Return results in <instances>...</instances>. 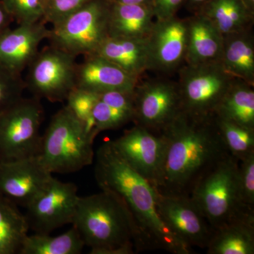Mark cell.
<instances>
[{
    "label": "cell",
    "mask_w": 254,
    "mask_h": 254,
    "mask_svg": "<svg viewBox=\"0 0 254 254\" xmlns=\"http://www.w3.org/2000/svg\"><path fill=\"white\" fill-rule=\"evenodd\" d=\"M95 129L99 133L106 130L117 129L133 121V115L110 106L98 98L92 113Z\"/></svg>",
    "instance_id": "f1b7e54d"
},
{
    "label": "cell",
    "mask_w": 254,
    "mask_h": 254,
    "mask_svg": "<svg viewBox=\"0 0 254 254\" xmlns=\"http://www.w3.org/2000/svg\"><path fill=\"white\" fill-rule=\"evenodd\" d=\"M78 198L75 184L54 177L49 186L26 208L30 230L36 234H50L72 224Z\"/></svg>",
    "instance_id": "8fae6325"
},
{
    "label": "cell",
    "mask_w": 254,
    "mask_h": 254,
    "mask_svg": "<svg viewBox=\"0 0 254 254\" xmlns=\"http://www.w3.org/2000/svg\"><path fill=\"white\" fill-rule=\"evenodd\" d=\"M95 158V177L98 186L102 190L113 192L126 205L138 229L143 251L194 254L193 250L177 238L160 218L155 187L131 168L112 141L100 145Z\"/></svg>",
    "instance_id": "7a4b0ae2"
},
{
    "label": "cell",
    "mask_w": 254,
    "mask_h": 254,
    "mask_svg": "<svg viewBox=\"0 0 254 254\" xmlns=\"http://www.w3.org/2000/svg\"><path fill=\"white\" fill-rule=\"evenodd\" d=\"M208 1V0H186L185 3H186L189 9L191 10L195 13L200 9L202 5L204 4Z\"/></svg>",
    "instance_id": "8d00e7d4"
},
{
    "label": "cell",
    "mask_w": 254,
    "mask_h": 254,
    "mask_svg": "<svg viewBox=\"0 0 254 254\" xmlns=\"http://www.w3.org/2000/svg\"><path fill=\"white\" fill-rule=\"evenodd\" d=\"M248 9L254 14V0H243Z\"/></svg>",
    "instance_id": "f35d334b"
},
{
    "label": "cell",
    "mask_w": 254,
    "mask_h": 254,
    "mask_svg": "<svg viewBox=\"0 0 254 254\" xmlns=\"http://www.w3.org/2000/svg\"><path fill=\"white\" fill-rule=\"evenodd\" d=\"M195 13L208 18L222 36L250 29L254 14L243 0H208Z\"/></svg>",
    "instance_id": "7402d4cb"
},
{
    "label": "cell",
    "mask_w": 254,
    "mask_h": 254,
    "mask_svg": "<svg viewBox=\"0 0 254 254\" xmlns=\"http://www.w3.org/2000/svg\"><path fill=\"white\" fill-rule=\"evenodd\" d=\"M235 79L220 61L187 64L177 83L182 110L199 116L214 115Z\"/></svg>",
    "instance_id": "ba28073f"
},
{
    "label": "cell",
    "mask_w": 254,
    "mask_h": 254,
    "mask_svg": "<svg viewBox=\"0 0 254 254\" xmlns=\"http://www.w3.org/2000/svg\"><path fill=\"white\" fill-rule=\"evenodd\" d=\"M178 84L153 79L138 83L133 91V121L160 134L182 111Z\"/></svg>",
    "instance_id": "30bf717a"
},
{
    "label": "cell",
    "mask_w": 254,
    "mask_h": 254,
    "mask_svg": "<svg viewBox=\"0 0 254 254\" xmlns=\"http://www.w3.org/2000/svg\"><path fill=\"white\" fill-rule=\"evenodd\" d=\"M160 134L165 142L163 167L155 186L160 194L190 196L202 176L230 154L215 114L199 116L182 110Z\"/></svg>",
    "instance_id": "6da1fadb"
},
{
    "label": "cell",
    "mask_w": 254,
    "mask_h": 254,
    "mask_svg": "<svg viewBox=\"0 0 254 254\" xmlns=\"http://www.w3.org/2000/svg\"><path fill=\"white\" fill-rule=\"evenodd\" d=\"M95 138L65 105L41 137L38 157L51 174L76 173L93 163Z\"/></svg>",
    "instance_id": "5b68a950"
},
{
    "label": "cell",
    "mask_w": 254,
    "mask_h": 254,
    "mask_svg": "<svg viewBox=\"0 0 254 254\" xmlns=\"http://www.w3.org/2000/svg\"><path fill=\"white\" fill-rule=\"evenodd\" d=\"M91 254L142 252L139 233L121 198L109 190L79 196L72 224Z\"/></svg>",
    "instance_id": "3957f363"
},
{
    "label": "cell",
    "mask_w": 254,
    "mask_h": 254,
    "mask_svg": "<svg viewBox=\"0 0 254 254\" xmlns=\"http://www.w3.org/2000/svg\"><path fill=\"white\" fill-rule=\"evenodd\" d=\"M239 163L227 155L202 176L190 195L215 231L232 222L254 218V208L241 198Z\"/></svg>",
    "instance_id": "277c9868"
},
{
    "label": "cell",
    "mask_w": 254,
    "mask_h": 254,
    "mask_svg": "<svg viewBox=\"0 0 254 254\" xmlns=\"http://www.w3.org/2000/svg\"><path fill=\"white\" fill-rule=\"evenodd\" d=\"M98 98L110 106L132 114L133 112V92L110 91L99 93Z\"/></svg>",
    "instance_id": "836d02e7"
},
{
    "label": "cell",
    "mask_w": 254,
    "mask_h": 254,
    "mask_svg": "<svg viewBox=\"0 0 254 254\" xmlns=\"http://www.w3.org/2000/svg\"><path fill=\"white\" fill-rule=\"evenodd\" d=\"M29 230L18 205L0 193V254H19Z\"/></svg>",
    "instance_id": "d4e9b609"
},
{
    "label": "cell",
    "mask_w": 254,
    "mask_h": 254,
    "mask_svg": "<svg viewBox=\"0 0 254 254\" xmlns=\"http://www.w3.org/2000/svg\"><path fill=\"white\" fill-rule=\"evenodd\" d=\"M151 69L173 71L185 60L187 47V19L177 16L155 20L147 38Z\"/></svg>",
    "instance_id": "9a60e30c"
},
{
    "label": "cell",
    "mask_w": 254,
    "mask_h": 254,
    "mask_svg": "<svg viewBox=\"0 0 254 254\" xmlns=\"http://www.w3.org/2000/svg\"><path fill=\"white\" fill-rule=\"evenodd\" d=\"M76 59L75 55L51 45L43 48L28 66L26 88L40 100H66L75 88Z\"/></svg>",
    "instance_id": "9c48e42d"
},
{
    "label": "cell",
    "mask_w": 254,
    "mask_h": 254,
    "mask_svg": "<svg viewBox=\"0 0 254 254\" xmlns=\"http://www.w3.org/2000/svg\"><path fill=\"white\" fill-rule=\"evenodd\" d=\"M91 0H45L44 14L42 21L53 26L81 9Z\"/></svg>",
    "instance_id": "1f68e13d"
},
{
    "label": "cell",
    "mask_w": 254,
    "mask_h": 254,
    "mask_svg": "<svg viewBox=\"0 0 254 254\" xmlns=\"http://www.w3.org/2000/svg\"><path fill=\"white\" fill-rule=\"evenodd\" d=\"M112 142L131 168L155 188L165 155L163 136L136 125Z\"/></svg>",
    "instance_id": "4fadbf2b"
},
{
    "label": "cell",
    "mask_w": 254,
    "mask_h": 254,
    "mask_svg": "<svg viewBox=\"0 0 254 254\" xmlns=\"http://www.w3.org/2000/svg\"><path fill=\"white\" fill-rule=\"evenodd\" d=\"M18 25L42 21L45 0H1Z\"/></svg>",
    "instance_id": "f546056e"
},
{
    "label": "cell",
    "mask_w": 254,
    "mask_h": 254,
    "mask_svg": "<svg viewBox=\"0 0 254 254\" xmlns=\"http://www.w3.org/2000/svg\"><path fill=\"white\" fill-rule=\"evenodd\" d=\"M220 63L232 76L254 86V42L250 29L223 36Z\"/></svg>",
    "instance_id": "44dd1931"
},
{
    "label": "cell",
    "mask_w": 254,
    "mask_h": 254,
    "mask_svg": "<svg viewBox=\"0 0 254 254\" xmlns=\"http://www.w3.org/2000/svg\"><path fill=\"white\" fill-rule=\"evenodd\" d=\"M185 1L186 0H151L150 5L155 19L161 20L176 16L177 11Z\"/></svg>",
    "instance_id": "e575fe53"
},
{
    "label": "cell",
    "mask_w": 254,
    "mask_h": 254,
    "mask_svg": "<svg viewBox=\"0 0 254 254\" xmlns=\"http://www.w3.org/2000/svg\"><path fill=\"white\" fill-rule=\"evenodd\" d=\"M98 99V94L97 93L75 87L70 92L66 100L68 109L83 124L86 131L94 138L98 133L95 129L92 113Z\"/></svg>",
    "instance_id": "83f0119b"
},
{
    "label": "cell",
    "mask_w": 254,
    "mask_h": 254,
    "mask_svg": "<svg viewBox=\"0 0 254 254\" xmlns=\"http://www.w3.org/2000/svg\"><path fill=\"white\" fill-rule=\"evenodd\" d=\"M94 54L109 60L138 79L145 71L151 69L147 38L108 36Z\"/></svg>",
    "instance_id": "ac0fdd59"
},
{
    "label": "cell",
    "mask_w": 254,
    "mask_h": 254,
    "mask_svg": "<svg viewBox=\"0 0 254 254\" xmlns=\"http://www.w3.org/2000/svg\"><path fill=\"white\" fill-rule=\"evenodd\" d=\"M217 126L229 153L242 160L254 153V129L215 116Z\"/></svg>",
    "instance_id": "4316f807"
},
{
    "label": "cell",
    "mask_w": 254,
    "mask_h": 254,
    "mask_svg": "<svg viewBox=\"0 0 254 254\" xmlns=\"http://www.w3.org/2000/svg\"><path fill=\"white\" fill-rule=\"evenodd\" d=\"M113 3L124 4H150L151 0H109Z\"/></svg>",
    "instance_id": "74e56055"
},
{
    "label": "cell",
    "mask_w": 254,
    "mask_h": 254,
    "mask_svg": "<svg viewBox=\"0 0 254 254\" xmlns=\"http://www.w3.org/2000/svg\"><path fill=\"white\" fill-rule=\"evenodd\" d=\"M53 178L38 155L0 162V193L18 206L27 208Z\"/></svg>",
    "instance_id": "5bb4252c"
},
{
    "label": "cell",
    "mask_w": 254,
    "mask_h": 254,
    "mask_svg": "<svg viewBox=\"0 0 254 254\" xmlns=\"http://www.w3.org/2000/svg\"><path fill=\"white\" fill-rule=\"evenodd\" d=\"M150 4H124L110 1L108 34L111 37L146 38L155 21Z\"/></svg>",
    "instance_id": "ffe728a7"
},
{
    "label": "cell",
    "mask_w": 254,
    "mask_h": 254,
    "mask_svg": "<svg viewBox=\"0 0 254 254\" xmlns=\"http://www.w3.org/2000/svg\"><path fill=\"white\" fill-rule=\"evenodd\" d=\"M238 184L242 201L254 208V153L239 163Z\"/></svg>",
    "instance_id": "d6a6232c"
},
{
    "label": "cell",
    "mask_w": 254,
    "mask_h": 254,
    "mask_svg": "<svg viewBox=\"0 0 254 254\" xmlns=\"http://www.w3.org/2000/svg\"><path fill=\"white\" fill-rule=\"evenodd\" d=\"M157 208L164 223L182 243L191 250L207 248L215 230L190 196L158 192Z\"/></svg>",
    "instance_id": "7c38bea8"
},
{
    "label": "cell",
    "mask_w": 254,
    "mask_h": 254,
    "mask_svg": "<svg viewBox=\"0 0 254 254\" xmlns=\"http://www.w3.org/2000/svg\"><path fill=\"white\" fill-rule=\"evenodd\" d=\"M85 245L75 227L56 237L50 234L28 235L19 254H79Z\"/></svg>",
    "instance_id": "484cf974"
},
{
    "label": "cell",
    "mask_w": 254,
    "mask_h": 254,
    "mask_svg": "<svg viewBox=\"0 0 254 254\" xmlns=\"http://www.w3.org/2000/svg\"><path fill=\"white\" fill-rule=\"evenodd\" d=\"M44 111L41 100L21 97L0 113V162L36 156Z\"/></svg>",
    "instance_id": "52a82bcc"
},
{
    "label": "cell",
    "mask_w": 254,
    "mask_h": 254,
    "mask_svg": "<svg viewBox=\"0 0 254 254\" xmlns=\"http://www.w3.org/2000/svg\"><path fill=\"white\" fill-rule=\"evenodd\" d=\"M215 115L254 129V86L236 78L215 110Z\"/></svg>",
    "instance_id": "603a6c76"
},
{
    "label": "cell",
    "mask_w": 254,
    "mask_h": 254,
    "mask_svg": "<svg viewBox=\"0 0 254 254\" xmlns=\"http://www.w3.org/2000/svg\"><path fill=\"white\" fill-rule=\"evenodd\" d=\"M110 1L91 0L50 29V45L78 56L94 54L109 36Z\"/></svg>",
    "instance_id": "8992f818"
},
{
    "label": "cell",
    "mask_w": 254,
    "mask_h": 254,
    "mask_svg": "<svg viewBox=\"0 0 254 254\" xmlns=\"http://www.w3.org/2000/svg\"><path fill=\"white\" fill-rule=\"evenodd\" d=\"M84 58L81 63L76 65V88L97 94L110 91H134L138 78L99 55H86Z\"/></svg>",
    "instance_id": "e0dca14e"
},
{
    "label": "cell",
    "mask_w": 254,
    "mask_h": 254,
    "mask_svg": "<svg viewBox=\"0 0 254 254\" xmlns=\"http://www.w3.org/2000/svg\"><path fill=\"white\" fill-rule=\"evenodd\" d=\"M13 21L12 16L5 7L2 1L0 0V35L10 28V25Z\"/></svg>",
    "instance_id": "d590c367"
},
{
    "label": "cell",
    "mask_w": 254,
    "mask_h": 254,
    "mask_svg": "<svg viewBox=\"0 0 254 254\" xmlns=\"http://www.w3.org/2000/svg\"><path fill=\"white\" fill-rule=\"evenodd\" d=\"M49 34L50 29L43 21L20 24L14 29L8 28L0 35V66L21 75Z\"/></svg>",
    "instance_id": "2e32d148"
},
{
    "label": "cell",
    "mask_w": 254,
    "mask_h": 254,
    "mask_svg": "<svg viewBox=\"0 0 254 254\" xmlns=\"http://www.w3.org/2000/svg\"><path fill=\"white\" fill-rule=\"evenodd\" d=\"M187 19V64L220 61L223 36L203 15L195 13Z\"/></svg>",
    "instance_id": "d6986e66"
},
{
    "label": "cell",
    "mask_w": 254,
    "mask_h": 254,
    "mask_svg": "<svg viewBox=\"0 0 254 254\" xmlns=\"http://www.w3.org/2000/svg\"><path fill=\"white\" fill-rule=\"evenodd\" d=\"M206 251L208 254H254V218L215 230Z\"/></svg>",
    "instance_id": "cb8c5ba5"
},
{
    "label": "cell",
    "mask_w": 254,
    "mask_h": 254,
    "mask_svg": "<svg viewBox=\"0 0 254 254\" xmlns=\"http://www.w3.org/2000/svg\"><path fill=\"white\" fill-rule=\"evenodd\" d=\"M26 83L21 75L0 66V113L23 97Z\"/></svg>",
    "instance_id": "4dcf8cb0"
}]
</instances>
